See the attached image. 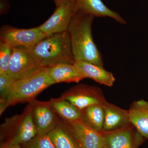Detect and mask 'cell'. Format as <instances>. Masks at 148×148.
Returning <instances> with one entry per match:
<instances>
[{"instance_id": "cell-22", "label": "cell", "mask_w": 148, "mask_h": 148, "mask_svg": "<svg viewBox=\"0 0 148 148\" xmlns=\"http://www.w3.org/2000/svg\"><path fill=\"white\" fill-rule=\"evenodd\" d=\"M28 144L27 148H56L48 134L37 135Z\"/></svg>"}, {"instance_id": "cell-17", "label": "cell", "mask_w": 148, "mask_h": 148, "mask_svg": "<svg viewBox=\"0 0 148 148\" xmlns=\"http://www.w3.org/2000/svg\"><path fill=\"white\" fill-rule=\"evenodd\" d=\"M51 77L55 83L78 82L84 79L74 64L61 63L49 68Z\"/></svg>"}, {"instance_id": "cell-12", "label": "cell", "mask_w": 148, "mask_h": 148, "mask_svg": "<svg viewBox=\"0 0 148 148\" xmlns=\"http://www.w3.org/2000/svg\"><path fill=\"white\" fill-rule=\"evenodd\" d=\"M74 65L83 79L89 78L106 86H113L116 79L112 73L104 67L82 61H75Z\"/></svg>"}, {"instance_id": "cell-1", "label": "cell", "mask_w": 148, "mask_h": 148, "mask_svg": "<svg viewBox=\"0 0 148 148\" xmlns=\"http://www.w3.org/2000/svg\"><path fill=\"white\" fill-rule=\"evenodd\" d=\"M94 18L90 14L77 11L67 32L75 61H84L103 67L102 55L92 38V24Z\"/></svg>"}, {"instance_id": "cell-9", "label": "cell", "mask_w": 148, "mask_h": 148, "mask_svg": "<svg viewBox=\"0 0 148 148\" xmlns=\"http://www.w3.org/2000/svg\"><path fill=\"white\" fill-rule=\"evenodd\" d=\"M69 124L82 148H104V132L95 130L82 120Z\"/></svg>"}, {"instance_id": "cell-3", "label": "cell", "mask_w": 148, "mask_h": 148, "mask_svg": "<svg viewBox=\"0 0 148 148\" xmlns=\"http://www.w3.org/2000/svg\"><path fill=\"white\" fill-rule=\"evenodd\" d=\"M51 77L49 68H38L26 76L16 80L8 98L1 102V114L9 106L32 101L43 90L55 84Z\"/></svg>"}, {"instance_id": "cell-19", "label": "cell", "mask_w": 148, "mask_h": 148, "mask_svg": "<svg viewBox=\"0 0 148 148\" xmlns=\"http://www.w3.org/2000/svg\"><path fill=\"white\" fill-rule=\"evenodd\" d=\"M103 106L93 105L81 111L83 121L95 130L101 132H104L105 112Z\"/></svg>"}, {"instance_id": "cell-5", "label": "cell", "mask_w": 148, "mask_h": 148, "mask_svg": "<svg viewBox=\"0 0 148 148\" xmlns=\"http://www.w3.org/2000/svg\"><path fill=\"white\" fill-rule=\"evenodd\" d=\"M63 99L69 101L79 110L95 105H103L106 102L103 91L96 86L79 84L71 88Z\"/></svg>"}, {"instance_id": "cell-8", "label": "cell", "mask_w": 148, "mask_h": 148, "mask_svg": "<svg viewBox=\"0 0 148 148\" xmlns=\"http://www.w3.org/2000/svg\"><path fill=\"white\" fill-rule=\"evenodd\" d=\"M31 108L32 117L36 127L37 135H47L58 123L56 113L48 103H36Z\"/></svg>"}, {"instance_id": "cell-21", "label": "cell", "mask_w": 148, "mask_h": 148, "mask_svg": "<svg viewBox=\"0 0 148 148\" xmlns=\"http://www.w3.org/2000/svg\"><path fill=\"white\" fill-rule=\"evenodd\" d=\"M14 80L5 73H0V93L1 102L5 101L8 98Z\"/></svg>"}, {"instance_id": "cell-16", "label": "cell", "mask_w": 148, "mask_h": 148, "mask_svg": "<svg viewBox=\"0 0 148 148\" xmlns=\"http://www.w3.org/2000/svg\"><path fill=\"white\" fill-rule=\"evenodd\" d=\"M48 135L56 148H82L68 123H58Z\"/></svg>"}, {"instance_id": "cell-4", "label": "cell", "mask_w": 148, "mask_h": 148, "mask_svg": "<svg viewBox=\"0 0 148 148\" xmlns=\"http://www.w3.org/2000/svg\"><path fill=\"white\" fill-rule=\"evenodd\" d=\"M48 36L41 32L38 27L30 29H20L3 26L0 30V40L8 44L13 48H32L40 41Z\"/></svg>"}, {"instance_id": "cell-11", "label": "cell", "mask_w": 148, "mask_h": 148, "mask_svg": "<svg viewBox=\"0 0 148 148\" xmlns=\"http://www.w3.org/2000/svg\"><path fill=\"white\" fill-rule=\"evenodd\" d=\"M103 106L105 112L104 132L118 130L131 124L128 110L122 109L107 101Z\"/></svg>"}, {"instance_id": "cell-6", "label": "cell", "mask_w": 148, "mask_h": 148, "mask_svg": "<svg viewBox=\"0 0 148 148\" xmlns=\"http://www.w3.org/2000/svg\"><path fill=\"white\" fill-rule=\"evenodd\" d=\"M75 1H70L56 7L51 16L38 28L48 36L67 31L72 18L77 11Z\"/></svg>"}, {"instance_id": "cell-20", "label": "cell", "mask_w": 148, "mask_h": 148, "mask_svg": "<svg viewBox=\"0 0 148 148\" xmlns=\"http://www.w3.org/2000/svg\"><path fill=\"white\" fill-rule=\"evenodd\" d=\"M13 48L0 40V73H7Z\"/></svg>"}, {"instance_id": "cell-18", "label": "cell", "mask_w": 148, "mask_h": 148, "mask_svg": "<svg viewBox=\"0 0 148 148\" xmlns=\"http://www.w3.org/2000/svg\"><path fill=\"white\" fill-rule=\"evenodd\" d=\"M49 103L56 114L69 124L82 120L81 111L65 99H52Z\"/></svg>"}, {"instance_id": "cell-14", "label": "cell", "mask_w": 148, "mask_h": 148, "mask_svg": "<svg viewBox=\"0 0 148 148\" xmlns=\"http://www.w3.org/2000/svg\"><path fill=\"white\" fill-rule=\"evenodd\" d=\"M129 120L140 135L148 139V102L144 100L134 101L128 110Z\"/></svg>"}, {"instance_id": "cell-7", "label": "cell", "mask_w": 148, "mask_h": 148, "mask_svg": "<svg viewBox=\"0 0 148 148\" xmlns=\"http://www.w3.org/2000/svg\"><path fill=\"white\" fill-rule=\"evenodd\" d=\"M38 68L29 49L13 48L7 73L14 81L26 76Z\"/></svg>"}, {"instance_id": "cell-2", "label": "cell", "mask_w": 148, "mask_h": 148, "mask_svg": "<svg viewBox=\"0 0 148 148\" xmlns=\"http://www.w3.org/2000/svg\"><path fill=\"white\" fill-rule=\"evenodd\" d=\"M29 49L38 68H51L61 63L74 64L75 62L67 31L46 37Z\"/></svg>"}, {"instance_id": "cell-23", "label": "cell", "mask_w": 148, "mask_h": 148, "mask_svg": "<svg viewBox=\"0 0 148 148\" xmlns=\"http://www.w3.org/2000/svg\"><path fill=\"white\" fill-rule=\"evenodd\" d=\"M10 6L6 0H0V13L4 14L8 12Z\"/></svg>"}, {"instance_id": "cell-25", "label": "cell", "mask_w": 148, "mask_h": 148, "mask_svg": "<svg viewBox=\"0 0 148 148\" xmlns=\"http://www.w3.org/2000/svg\"><path fill=\"white\" fill-rule=\"evenodd\" d=\"M53 1L55 3L56 7L63 4L64 3L68 2L70 1H73V0H53Z\"/></svg>"}, {"instance_id": "cell-10", "label": "cell", "mask_w": 148, "mask_h": 148, "mask_svg": "<svg viewBox=\"0 0 148 148\" xmlns=\"http://www.w3.org/2000/svg\"><path fill=\"white\" fill-rule=\"evenodd\" d=\"M130 124L121 129L104 132V148H136L138 131Z\"/></svg>"}, {"instance_id": "cell-13", "label": "cell", "mask_w": 148, "mask_h": 148, "mask_svg": "<svg viewBox=\"0 0 148 148\" xmlns=\"http://www.w3.org/2000/svg\"><path fill=\"white\" fill-rule=\"evenodd\" d=\"M75 3L77 11L90 14L94 17H109L119 24H126L124 18L109 8L101 0H75Z\"/></svg>"}, {"instance_id": "cell-24", "label": "cell", "mask_w": 148, "mask_h": 148, "mask_svg": "<svg viewBox=\"0 0 148 148\" xmlns=\"http://www.w3.org/2000/svg\"><path fill=\"white\" fill-rule=\"evenodd\" d=\"M2 148H24L21 147L20 145H12L7 143L3 145Z\"/></svg>"}, {"instance_id": "cell-15", "label": "cell", "mask_w": 148, "mask_h": 148, "mask_svg": "<svg viewBox=\"0 0 148 148\" xmlns=\"http://www.w3.org/2000/svg\"><path fill=\"white\" fill-rule=\"evenodd\" d=\"M37 134V128L32 117L31 108H29L25 114L21 116L20 122L16 126L15 135L8 143L16 145L26 144L32 141Z\"/></svg>"}]
</instances>
